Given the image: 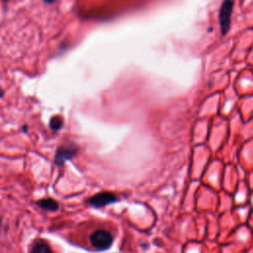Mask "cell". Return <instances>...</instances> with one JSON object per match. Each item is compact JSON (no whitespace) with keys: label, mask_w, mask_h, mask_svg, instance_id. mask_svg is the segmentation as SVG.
Instances as JSON below:
<instances>
[{"label":"cell","mask_w":253,"mask_h":253,"mask_svg":"<svg viewBox=\"0 0 253 253\" xmlns=\"http://www.w3.org/2000/svg\"><path fill=\"white\" fill-rule=\"evenodd\" d=\"M79 153V148L75 142L62 143L58 147L55 155V164L57 167H62L68 160H71Z\"/></svg>","instance_id":"6da1fadb"},{"label":"cell","mask_w":253,"mask_h":253,"mask_svg":"<svg viewBox=\"0 0 253 253\" xmlns=\"http://www.w3.org/2000/svg\"><path fill=\"white\" fill-rule=\"evenodd\" d=\"M114 242V236L110 232L105 230H97L90 235L91 245L99 251H105L109 249Z\"/></svg>","instance_id":"7a4b0ae2"},{"label":"cell","mask_w":253,"mask_h":253,"mask_svg":"<svg viewBox=\"0 0 253 253\" xmlns=\"http://www.w3.org/2000/svg\"><path fill=\"white\" fill-rule=\"evenodd\" d=\"M118 201L117 197L111 192H100L92 196L88 200V204L94 208H103L108 205H111Z\"/></svg>","instance_id":"3957f363"},{"label":"cell","mask_w":253,"mask_h":253,"mask_svg":"<svg viewBox=\"0 0 253 253\" xmlns=\"http://www.w3.org/2000/svg\"><path fill=\"white\" fill-rule=\"evenodd\" d=\"M233 9H234L233 1H225L220 9V26L223 35H226L229 32Z\"/></svg>","instance_id":"277c9868"},{"label":"cell","mask_w":253,"mask_h":253,"mask_svg":"<svg viewBox=\"0 0 253 253\" xmlns=\"http://www.w3.org/2000/svg\"><path fill=\"white\" fill-rule=\"evenodd\" d=\"M37 206L42 210L49 211V212H56L59 208L58 202L52 198H45L37 201Z\"/></svg>","instance_id":"5b68a950"},{"label":"cell","mask_w":253,"mask_h":253,"mask_svg":"<svg viewBox=\"0 0 253 253\" xmlns=\"http://www.w3.org/2000/svg\"><path fill=\"white\" fill-rule=\"evenodd\" d=\"M31 253H54L51 246L44 240H38L36 241L32 248Z\"/></svg>","instance_id":"8992f818"},{"label":"cell","mask_w":253,"mask_h":253,"mask_svg":"<svg viewBox=\"0 0 253 253\" xmlns=\"http://www.w3.org/2000/svg\"><path fill=\"white\" fill-rule=\"evenodd\" d=\"M63 120L61 117L59 116H56V117H53L51 120H50V123H49V127L51 130H53L54 132H58L62 129L63 127Z\"/></svg>","instance_id":"52a82bcc"},{"label":"cell","mask_w":253,"mask_h":253,"mask_svg":"<svg viewBox=\"0 0 253 253\" xmlns=\"http://www.w3.org/2000/svg\"><path fill=\"white\" fill-rule=\"evenodd\" d=\"M2 96H3V90L0 89V97H2Z\"/></svg>","instance_id":"ba28073f"}]
</instances>
